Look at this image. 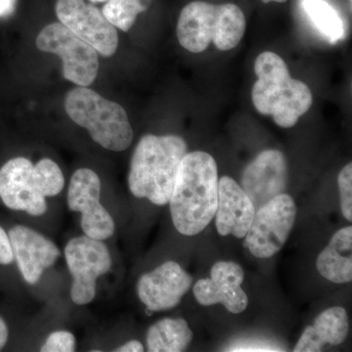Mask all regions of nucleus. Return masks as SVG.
Returning <instances> with one entry per match:
<instances>
[{
    "mask_svg": "<svg viewBox=\"0 0 352 352\" xmlns=\"http://www.w3.org/2000/svg\"><path fill=\"white\" fill-rule=\"evenodd\" d=\"M349 331V315L344 308H328L307 326L296 342L295 352H316L330 344L340 346L346 340Z\"/></svg>",
    "mask_w": 352,
    "mask_h": 352,
    "instance_id": "obj_17",
    "label": "nucleus"
},
{
    "mask_svg": "<svg viewBox=\"0 0 352 352\" xmlns=\"http://www.w3.org/2000/svg\"><path fill=\"white\" fill-rule=\"evenodd\" d=\"M263 3H270V2H278V3H285V2L288 1V0H261Z\"/></svg>",
    "mask_w": 352,
    "mask_h": 352,
    "instance_id": "obj_28",
    "label": "nucleus"
},
{
    "mask_svg": "<svg viewBox=\"0 0 352 352\" xmlns=\"http://www.w3.org/2000/svg\"><path fill=\"white\" fill-rule=\"evenodd\" d=\"M8 328L6 321L0 316V351L6 346L7 340H8Z\"/></svg>",
    "mask_w": 352,
    "mask_h": 352,
    "instance_id": "obj_27",
    "label": "nucleus"
},
{
    "mask_svg": "<svg viewBox=\"0 0 352 352\" xmlns=\"http://www.w3.org/2000/svg\"><path fill=\"white\" fill-rule=\"evenodd\" d=\"M65 258L73 277L72 300L78 305L91 302L96 295L97 279L112 266L107 245L87 235L76 237L65 248Z\"/></svg>",
    "mask_w": 352,
    "mask_h": 352,
    "instance_id": "obj_9",
    "label": "nucleus"
},
{
    "mask_svg": "<svg viewBox=\"0 0 352 352\" xmlns=\"http://www.w3.org/2000/svg\"><path fill=\"white\" fill-rule=\"evenodd\" d=\"M116 351L120 352H142L144 351V346L138 340H131L126 342L124 346H120L116 349Z\"/></svg>",
    "mask_w": 352,
    "mask_h": 352,
    "instance_id": "obj_26",
    "label": "nucleus"
},
{
    "mask_svg": "<svg viewBox=\"0 0 352 352\" xmlns=\"http://www.w3.org/2000/svg\"><path fill=\"white\" fill-rule=\"evenodd\" d=\"M193 278L175 261H166L139 279V300L153 312L173 309L188 293Z\"/></svg>",
    "mask_w": 352,
    "mask_h": 352,
    "instance_id": "obj_13",
    "label": "nucleus"
},
{
    "mask_svg": "<svg viewBox=\"0 0 352 352\" xmlns=\"http://www.w3.org/2000/svg\"><path fill=\"white\" fill-rule=\"evenodd\" d=\"M65 109L71 120L85 127L90 136L110 151L122 152L131 145L133 131L124 109L85 87L67 94Z\"/></svg>",
    "mask_w": 352,
    "mask_h": 352,
    "instance_id": "obj_6",
    "label": "nucleus"
},
{
    "mask_svg": "<svg viewBox=\"0 0 352 352\" xmlns=\"http://www.w3.org/2000/svg\"><path fill=\"white\" fill-rule=\"evenodd\" d=\"M286 157L278 150L259 153L254 161L245 166L241 187L251 199L256 210L286 190Z\"/></svg>",
    "mask_w": 352,
    "mask_h": 352,
    "instance_id": "obj_14",
    "label": "nucleus"
},
{
    "mask_svg": "<svg viewBox=\"0 0 352 352\" xmlns=\"http://www.w3.org/2000/svg\"><path fill=\"white\" fill-rule=\"evenodd\" d=\"M193 332L182 318H164L149 328L147 333L148 351L180 352L188 347Z\"/></svg>",
    "mask_w": 352,
    "mask_h": 352,
    "instance_id": "obj_19",
    "label": "nucleus"
},
{
    "mask_svg": "<svg viewBox=\"0 0 352 352\" xmlns=\"http://www.w3.org/2000/svg\"><path fill=\"white\" fill-rule=\"evenodd\" d=\"M152 0H108L103 15L115 28L129 32L140 13L151 6Z\"/></svg>",
    "mask_w": 352,
    "mask_h": 352,
    "instance_id": "obj_21",
    "label": "nucleus"
},
{
    "mask_svg": "<svg viewBox=\"0 0 352 352\" xmlns=\"http://www.w3.org/2000/svg\"><path fill=\"white\" fill-rule=\"evenodd\" d=\"M254 68L258 76L252 91L254 108L261 115L271 116L278 126H295L311 107L310 88L292 78L286 62L271 51L259 54Z\"/></svg>",
    "mask_w": 352,
    "mask_h": 352,
    "instance_id": "obj_2",
    "label": "nucleus"
},
{
    "mask_svg": "<svg viewBox=\"0 0 352 352\" xmlns=\"http://www.w3.org/2000/svg\"><path fill=\"white\" fill-rule=\"evenodd\" d=\"M186 154V142L180 136H143L131 157L129 173L131 193L154 205L168 204L178 168Z\"/></svg>",
    "mask_w": 352,
    "mask_h": 352,
    "instance_id": "obj_3",
    "label": "nucleus"
},
{
    "mask_svg": "<svg viewBox=\"0 0 352 352\" xmlns=\"http://www.w3.org/2000/svg\"><path fill=\"white\" fill-rule=\"evenodd\" d=\"M101 182L90 168H80L74 173L68 190V206L80 212V226L88 237L107 240L115 232V221L100 203Z\"/></svg>",
    "mask_w": 352,
    "mask_h": 352,
    "instance_id": "obj_10",
    "label": "nucleus"
},
{
    "mask_svg": "<svg viewBox=\"0 0 352 352\" xmlns=\"http://www.w3.org/2000/svg\"><path fill=\"white\" fill-rule=\"evenodd\" d=\"M61 168L50 159L32 164L15 157L0 170V198L7 208L39 217L47 210V197L59 195L64 188Z\"/></svg>",
    "mask_w": 352,
    "mask_h": 352,
    "instance_id": "obj_5",
    "label": "nucleus"
},
{
    "mask_svg": "<svg viewBox=\"0 0 352 352\" xmlns=\"http://www.w3.org/2000/svg\"><path fill=\"white\" fill-rule=\"evenodd\" d=\"M256 208L249 196L233 178L222 176L219 180L215 226L221 236L233 235L243 239L247 235Z\"/></svg>",
    "mask_w": 352,
    "mask_h": 352,
    "instance_id": "obj_16",
    "label": "nucleus"
},
{
    "mask_svg": "<svg viewBox=\"0 0 352 352\" xmlns=\"http://www.w3.org/2000/svg\"><path fill=\"white\" fill-rule=\"evenodd\" d=\"M57 17L83 41L105 57L113 56L119 45L117 30L103 13L83 0H57Z\"/></svg>",
    "mask_w": 352,
    "mask_h": 352,
    "instance_id": "obj_11",
    "label": "nucleus"
},
{
    "mask_svg": "<svg viewBox=\"0 0 352 352\" xmlns=\"http://www.w3.org/2000/svg\"><path fill=\"white\" fill-rule=\"evenodd\" d=\"M245 272L234 261H217L210 270V277L199 280L193 287L197 302L204 307L220 305L233 314L247 309L249 298L242 283Z\"/></svg>",
    "mask_w": 352,
    "mask_h": 352,
    "instance_id": "obj_12",
    "label": "nucleus"
},
{
    "mask_svg": "<svg viewBox=\"0 0 352 352\" xmlns=\"http://www.w3.org/2000/svg\"><path fill=\"white\" fill-rule=\"evenodd\" d=\"M14 259L27 283L34 285L60 256L54 243L24 226H14L8 233Z\"/></svg>",
    "mask_w": 352,
    "mask_h": 352,
    "instance_id": "obj_15",
    "label": "nucleus"
},
{
    "mask_svg": "<svg viewBox=\"0 0 352 352\" xmlns=\"http://www.w3.org/2000/svg\"><path fill=\"white\" fill-rule=\"evenodd\" d=\"M296 206L288 194H280L256 210L245 236V245L252 256L270 258L286 244L295 226Z\"/></svg>",
    "mask_w": 352,
    "mask_h": 352,
    "instance_id": "obj_7",
    "label": "nucleus"
},
{
    "mask_svg": "<svg viewBox=\"0 0 352 352\" xmlns=\"http://www.w3.org/2000/svg\"><path fill=\"white\" fill-rule=\"evenodd\" d=\"M219 194V173L212 155L203 151L183 157L170 201L171 219L176 230L195 236L214 219Z\"/></svg>",
    "mask_w": 352,
    "mask_h": 352,
    "instance_id": "obj_1",
    "label": "nucleus"
},
{
    "mask_svg": "<svg viewBox=\"0 0 352 352\" xmlns=\"http://www.w3.org/2000/svg\"><path fill=\"white\" fill-rule=\"evenodd\" d=\"M303 9L319 32L329 41H338L344 36V24L339 14L325 0H303Z\"/></svg>",
    "mask_w": 352,
    "mask_h": 352,
    "instance_id": "obj_20",
    "label": "nucleus"
},
{
    "mask_svg": "<svg viewBox=\"0 0 352 352\" xmlns=\"http://www.w3.org/2000/svg\"><path fill=\"white\" fill-rule=\"evenodd\" d=\"M36 46L54 53L63 61V76L78 87H89L98 74V53L61 23H52L39 32Z\"/></svg>",
    "mask_w": 352,
    "mask_h": 352,
    "instance_id": "obj_8",
    "label": "nucleus"
},
{
    "mask_svg": "<svg viewBox=\"0 0 352 352\" xmlns=\"http://www.w3.org/2000/svg\"><path fill=\"white\" fill-rule=\"evenodd\" d=\"M76 339L73 333L67 331H57L51 333L41 346L43 352H72L75 351Z\"/></svg>",
    "mask_w": 352,
    "mask_h": 352,
    "instance_id": "obj_23",
    "label": "nucleus"
},
{
    "mask_svg": "<svg viewBox=\"0 0 352 352\" xmlns=\"http://www.w3.org/2000/svg\"><path fill=\"white\" fill-rule=\"evenodd\" d=\"M340 208L342 214L349 222L352 221V164L349 163L340 170L338 176Z\"/></svg>",
    "mask_w": 352,
    "mask_h": 352,
    "instance_id": "obj_22",
    "label": "nucleus"
},
{
    "mask_svg": "<svg viewBox=\"0 0 352 352\" xmlns=\"http://www.w3.org/2000/svg\"><path fill=\"white\" fill-rule=\"evenodd\" d=\"M91 2H97V3H100V2H107L108 0H90Z\"/></svg>",
    "mask_w": 352,
    "mask_h": 352,
    "instance_id": "obj_29",
    "label": "nucleus"
},
{
    "mask_svg": "<svg viewBox=\"0 0 352 352\" xmlns=\"http://www.w3.org/2000/svg\"><path fill=\"white\" fill-rule=\"evenodd\" d=\"M245 25V14L236 4L193 1L182 9L176 34L180 45L191 53L204 52L212 43L228 51L242 41Z\"/></svg>",
    "mask_w": 352,
    "mask_h": 352,
    "instance_id": "obj_4",
    "label": "nucleus"
},
{
    "mask_svg": "<svg viewBox=\"0 0 352 352\" xmlns=\"http://www.w3.org/2000/svg\"><path fill=\"white\" fill-rule=\"evenodd\" d=\"M322 277L335 284H346L352 280V227L337 231L316 261Z\"/></svg>",
    "mask_w": 352,
    "mask_h": 352,
    "instance_id": "obj_18",
    "label": "nucleus"
},
{
    "mask_svg": "<svg viewBox=\"0 0 352 352\" xmlns=\"http://www.w3.org/2000/svg\"><path fill=\"white\" fill-rule=\"evenodd\" d=\"M13 261L14 254L8 234L2 227H0V264L8 265Z\"/></svg>",
    "mask_w": 352,
    "mask_h": 352,
    "instance_id": "obj_24",
    "label": "nucleus"
},
{
    "mask_svg": "<svg viewBox=\"0 0 352 352\" xmlns=\"http://www.w3.org/2000/svg\"><path fill=\"white\" fill-rule=\"evenodd\" d=\"M17 0H0V18L8 17L15 11Z\"/></svg>",
    "mask_w": 352,
    "mask_h": 352,
    "instance_id": "obj_25",
    "label": "nucleus"
}]
</instances>
